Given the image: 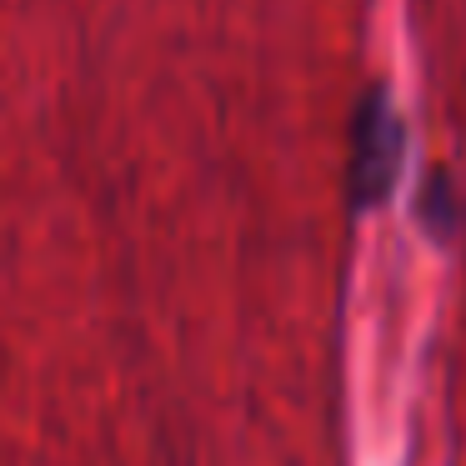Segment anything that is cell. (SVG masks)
I'll list each match as a JSON object with an SVG mask.
<instances>
[{"label":"cell","mask_w":466,"mask_h":466,"mask_svg":"<svg viewBox=\"0 0 466 466\" xmlns=\"http://www.w3.org/2000/svg\"><path fill=\"white\" fill-rule=\"evenodd\" d=\"M396 156H401V131L391 121V106L381 96H366V106L356 111V156H351V181H356V201L361 206L386 196Z\"/></svg>","instance_id":"1"}]
</instances>
